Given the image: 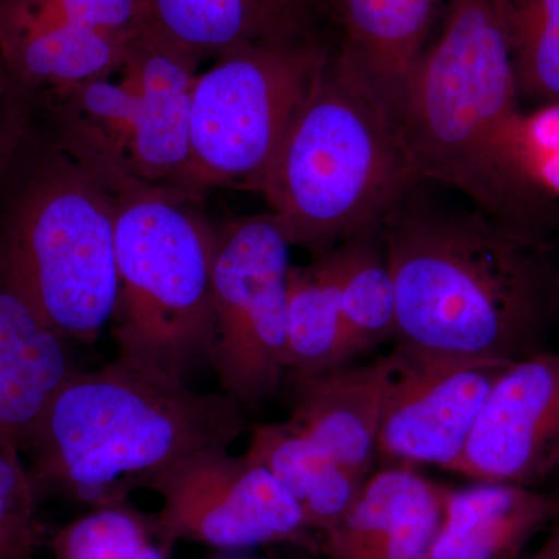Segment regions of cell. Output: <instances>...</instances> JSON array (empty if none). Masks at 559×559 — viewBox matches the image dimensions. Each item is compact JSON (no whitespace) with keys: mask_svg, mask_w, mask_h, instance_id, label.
<instances>
[{"mask_svg":"<svg viewBox=\"0 0 559 559\" xmlns=\"http://www.w3.org/2000/svg\"><path fill=\"white\" fill-rule=\"evenodd\" d=\"M73 371L64 337L0 278V450L22 451Z\"/></svg>","mask_w":559,"mask_h":559,"instance_id":"e0dca14e","label":"cell"},{"mask_svg":"<svg viewBox=\"0 0 559 559\" xmlns=\"http://www.w3.org/2000/svg\"><path fill=\"white\" fill-rule=\"evenodd\" d=\"M248 429L246 411L224 393L116 358L70 374L21 454L39 502L97 509L150 489L198 452L229 450Z\"/></svg>","mask_w":559,"mask_h":559,"instance_id":"3957f363","label":"cell"},{"mask_svg":"<svg viewBox=\"0 0 559 559\" xmlns=\"http://www.w3.org/2000/svg\"><path fill=\"white\" fill-rule=\"evenodd\" d=\"M14 103L20 102L14 100L9 75H7L5 66H3L2 57H0V109L14 105Z\"/></svg>","mask_w":559,"mask_h":559,"instance_id":"f546056e","label":"cell"},{"mask_svg":"<svg viewBox=\"0 0 559 559\" xmlns=\"http://www.w3.org/2000/svg\"><path fill=\"white\" fill-rule=\"evenodd\" d=\"M58 27L143 32L148 28V0H7L0 3V38Z\"/></svg>","mask_w":559,"mask_h":559,"instance_id":"d4e9b609","label":"cell"},{"mask_svg":"<svg viewBox=\"0 0 559 559\" xmlns=\"http://www.w3.org/2000/svg\"><path fill=\"white\" fill-rule=\"evenodd\" d=\"M450 473L539 488L559 471V352L511 362Z\"/></svg>","mask_w":559,"mask_h":559,"instance_id":"7c38bea8","label":"cell"},{"mask_svg":"<svg viewBox=\"0 0 559 559\" xmlns=\"http://www.w3.org/2000/svg\"><path fill=\"white\" fill-rule=\"evenodd\" d=\"M559 516V496L524 485L476 481L450 489L428 559H520Z\"/></svg>","mask_w":559,"mask_h":559,"instance_id":"ac0fdd59","label":"cell"},{"mask_svg":"<svg viewBox=\"0 0 559 559\" xmlns=\"http://www.w3.org/2000/svg\"><path fill=\"white\" fill-rule=\"evenodd\" d=\"M55 559H171L154 513L131 500L90 509L58 530L50 539Z\"/></svg>","mask_w":559,"mask_h":559,"instance_id":"603a6c76","label":"cell"},{"mask_svg":"<svg viewBox=\"0 0 559 559\" xmlns=\"http://www.w3.org/2000/svg\"><path fill=\"white\" fill-rule=\"evenodd\" d=\"M520 559H559V516L551 522L549 535L538 549Z\"/></svg>","mask_w":559,"mask_h":559,"instance_id":"f1b7e54d","label":"cell"},{"mask_svg":"<svg viewBox=\"0 0 559 559\" xmlns=\"http://www.w3.org/2000/svg\"><path fill=\"white\" fill-rule=\"evenodd\" d=\"M522 176L559 245V102L522 110L518 127Z\"/></svg>","mask_w":559,"mask_h":559,"instance_id":"484cf974","label":"cell"},{"mask_svg":"<svg viewBox=\"0 0 559 559\" xmlns=\"http://www.w3.org/2000/svg\"><path fill=\"white\" fill-rule=\"evenodd\" d=\"M340 296L325 253L290 266L288 277V374H308L352 362Z\"/></svg>","mask_w":559,"mask_h":559,"instance_id":"7402d4cb","label":"cell"},{"mask_svg":"<svg viewBox=\"0 0 559 559\" xmlns=\"http://www.w3.org/2000/svg\"><path fill=\"white\" fill-rule=\"evenodd\" d=\"M209 559H246V558H209Z\"/></svg>","mask_w":559,"mask_h":559,"instance_id":"4dcf8cb0","label":"cell"},{"mask_svg":"<svg viewBox=\"0 0 559 559\" xmlns=\"http://www.w3.org/2000/svg\"><path fill=\"white\" fill-rule=\"evenodd\" d=\"M524 109L559 102V0H496Z\"/></svg>","mask_w":559,"mask_h":559,"instance_id":"cb8c5ba5","label":"cell"},{"mask_svg":"<svg viewBox=\"0 0 559 559\" xmlns=\"http://www.w3.org/2000/svg\"><path fill=\"white\" fill-rule=\"evenodd\" d=\"M381 230L395 280V344L506 362L547 349L559 323L558 248L476 207L423 201L419 183Z\"/></svg>","mask_w":559,"mask_h":559,"instance_id":"6da1fadb","label":"cell"},{"mask_svg":"<svg viewBox=\"0 0 559 559\" xmlns=\"http://www.w3.org/2000/svg\"><path fill=\"white\" fill-rule=\"evenodd\" d=\"M117 197L25 116L0 168V278L66 341L90 344L119 293Z\"/></svg>","mask_w":559,"mask_h":559,"instance_id":"277c9868","label":"cell"},{"mask_svg":"<svg viewBox=\"0 0 559 559\" xmlns=\"http://www.w3.org/2000/svg\"><path fill=\"white\" fill-rule=\"evenodd\" d=\"M448 488L414 466L371 473L352 509L322 538L325 559H428L443 522Z\"/></svg>","mask_w":559,"mask_h":559,"instance_id":"2e32d148","label":"cell"},{"mask_svg":"<svg viewBox=\"0 0 559 559\" xmlns=\"http://www.w3.org/2000/svg\"><path fill=\"white\" fill-rule=\"evenodd\" d=\"M148 31L198 64L334 33L322 0H148Z\"/></svg>","mask_w":559,"mask_h":559,"instance_id":"9a60e30c","label":"cell"},{"mask_svg":"<svg viewBox=\"0 0 559 559\" xmlns=\"http://www.w3.org/2000/svg\"><path fill=\"white\" fill-rule=\"evenodd\" d=\"M39 503L21 451L0 450V559H35Z\"/></svg>","mask_w":559,"mask_h":559,"instance_id":"4316f807","label":"cell"},{"mask_svg":"<svg viewBox=\"0 0 559 559\" xmlns=\"http://www.w3.org/2000/svg\"><path fill=\"white\" fill-rule=\"evenodd\" d=\"M337 58L392 112L399 109L448 0H322Z\"/></svg>","mask_w":559,"mask_h":559,"instance_id":"4fadbf2b","label":"cell"},{"mask_svg":"<svg viewBox=\"0 0 559 559\" xmlns=\"http://www.w3.org/2000/svg\"><path fill=\"white\" fill-rule=\"evenodd\" d=\"M2 2H7V0H0V3H2Z\"/></svg>","mask_w":559,"mask_h":559,"instance_id":"1f68e13d","label":"cell"},{"mask_svg":"<svg viewBox=\"0 0 559 559\" xmlns=\"http://www.w3.org/2000/svg\"><path fill=\"white\" fill-rule=\"evenodd\" d=\"M333 35L227 51L191 92L189 165L179 189L260 191L333 57Z\"/></svg>","mask_w":559,"mask_h":559,"instance_id":"ba28073f","label":"cell"},{"mask_svg":"<svg viewBox=\"0 0 559 559\" xmlns=\"http://www.w3.org/2000/svg\"><path fill=\"white\" fill-rule=\"evenodd\" d=\"M393 374L392 355L341 364L308 374H286L293 390L288 425L358 476L373 473Z\"/></svg>","mask_w":559,"mask_h":559,"instance_id":"5bb4252c","label":"cell"},{"mask_svg":"<svg viewBox=\"0 0 559 559\" xmlns=\"http://www.w3.org/2000/svg\"><path fill=\"white\" fill-rule=\"evenodd\" d=\"M162 498L157 530L168 546L197 543L223 550L294 546L322 555V539L274 476L229 450L182 460L151 485Z\"/></svg>","mask_w":559,"mask_h":559,"instance_id":"30bf717a","label":"cell"},{"mask_svg":"<svg viewBox=\"0 0 559 559\" xmlns=\"http://www.w3.org/2000/svg\"><path fill=\"white\" fill-rule=\"evenodd\" d=\"M245 455L282 484L320 539L344 520L367 480L288 421L250 426Z\"/></svg>","mask_w":559,"mask_h":559,"instance_id":"ffe728a7","label":"cell"},{"mask_svg":"<svg viewBox=\"0 0 559 559\" xmlns=\"http://www.w3.org/2000/svg\"><path fill=\"white\" fill-rule=\"evenodd\" d=\"M198 198L165 186L117 197L116 358L179 380L212 356L216 226Z\"/></svg>","mask_w":559,"mask_h":559,"instance_id":"8992f818","label":"cell"},{"mask_svg":"<svg viewBox=\"0 0 559 559\" xmlns=\"http://www.w3.org/2000/svg\"><path fill=\"white\" fill-rule=\"evenodd\" d=\"M24 121L25 109L21 103L0 109V168L5 164L14 143L20 138Z\"/></svg>","mask_w":559,"mask_h":559,"instance_id":"83f0119b","label":"cell"},{"mask_svg":"<svg viewBox=\"0 0 559 559\" xmlns=\"http://www.w3.org/2000/svg\"><path fill=\"white\" fill-rule=\"evenodd\" d=\"M198 69L146 28L116 72L28 98L25 114L116 197L140 186L179 189Z\"/></svg>","mask_w":559,"mask_h":559,"instance_id":"52a82bcc","label":"cell"},{"mask_svg":"<svg viewBox=\"0 0 559 559\" xmlns=\"http://www.w3.org/2000/svg\"><path fill=\"white\" fill-rule=\"evenodd\" d=\"M378 459L448 471L462 455L492 385L511 362L395 344Z\"/></svg>","mask_w":559,"mask_h":559,"instance_id":"8fae6325","label":"cell"},{"mask_svg":"<svg viewBox=\"0 0 559 559\" xmlns=\"http://www.w3.org/2000/svg\"><path fill=\"white\" fill-rule=\"evenodd\" d=\"M143 32L58 27L0 38V57L14 100L24 103L110 75Z\"/></svg>","mask_w":559,"mask_h":559,"instance_id":"d6986e66","label":"cell"},{"mask_svg":"<svg viewBox=\"0 0 559 559\" xmlns=\"http://www.w3.org/2000/svg\"><path fill=\"white\" fill-rule=\"evenodd\" d=\"M417 183L399 121L334 50L259 193L293 248L322 255L380 227Z\"/></svg>","mask_w":559,"mask_h":559,"instance_id":"5b68a950","label":"cell"},{"mask_svg":"<svg viewBox=\"0 0 559 559\" xmlns=\"http://www.w3.org/2000/svg\"><path fill=\"white\" fill-rule=\"evenodd\" d=\"M353 358L395 340V280L380 227L325 252Z\"/></svg>","mask_w":559,"mask_h":559,"instance_id":"44dd1931","label":"cell"},{"mask_svg":"<svg viewBox=\"0 0 559 559\" xmlns=\"http://www.w3.org/2000/svg\"><path fill=\"white\" fill-rule=\"evenodd\" d=\"M290 248L271 212L216 226L210 366L245 411L274 399L288 374Z\"/></svg>","mask_w":559,"mask_h":559,"instance_id":"9c48e42d","label":"cell"},{"mask_svg":"<svg viewBox=\"0 0 559 559\" xmlns=\"http://www.w3.org/2000/svg\"><path fill=\"white\" fill-rule=\"evenodd\" d=\"M522 110L496 0H448L399 109L411 170L418 182L459 191L522 237L558 248L550 221L522 176Z\"/></svg>","mask_w":559,"mask_h":559,"instance_id":"7a4b0ae2","label":"cell"}]
</instances>
